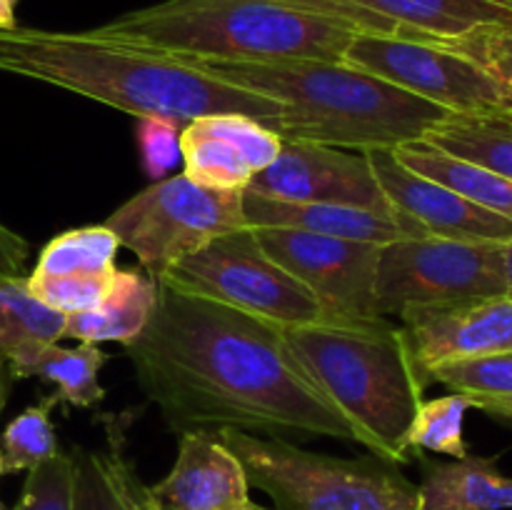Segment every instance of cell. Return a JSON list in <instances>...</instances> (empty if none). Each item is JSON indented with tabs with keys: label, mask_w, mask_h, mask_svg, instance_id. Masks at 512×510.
<instances>
[{
	"label": "cell",
	"mask_w": 512,
	"mask_h": 510,
	"mask_svg": "<svg viewBox=\"0 0 512 510\" xmlns=\"http://www.w3.org/2000/svg\"><path fill=\"white\" fill-rule=\"evenodd\" d=\"M135 383L173 433L235 428L268 438H330L368 448L290 353L280 325L158 283V305L125 345Z\"/></svg>",
	"instance_id": "1"
},
{
	"label": "cell",
	"mask_w": 512,
	"mask_h": 510,
	"mask_svg": "<svg viewBox=\"0 0 512 510\" xmlns=\"http://www.w3.org/2000/svg\"><path fill=\"white\" fill-rule=\"evenodd\" d=\"M0 70L48 83L118 108L135 118L190 120L243 113L275 130L283 108L210 73L203 63L158 50L135 48L80 33L15 28L0 30Z\"/></svg>",
	"instance_id": "2"
},
{
	"label": "cell",
	"mask_w": 512,
	"mask_h": 510,
	"mask_svg": "<svg viewBox=\"0 0 512 510\" xmlns=\"http://www.w3.org/2000/svg\"><path fill=\"white\" fill-rule=\"evenodd\" d=\"M210 73L250 93L280 103L278 128L283 140L333 145V148L393 150L420 140L448 115L378 75L345 60H198Z\"/></svg>",
	"instance_id": "3"
},
{
	"label": "cell",
	"mask_w": 512,
	"mask_h": 510,
	"mask_svg": "<svg viewBox=\"0 0 512 510\" xmlns=\"http://www.w3.org/2000/svg\"><path fill=\"white\" fill-rule=\"evenodd\" d=\"M280 330L325 398L368 438L370 453L393 465L410 463L408 430L428 385L403 328L383 315H323Z\"/></svg>",
	"instance_id": "4"
},
{
	"label": "cell",
	"mask_w": 512,
	"mask_h": 510,
	"mask_svg": "<svg viewBox=\"0 0 512 510\" xmlns=\"http://www.w3.org/2000/svg\"><path fill=\"white\" fill-rule=\"evenodd\" d=\"M90 35L188 60H343L355 30L280 0H163Z\"/></svg>",
	"instance_id": "5"
},
{
	"label": "cell",
	"mask_w": 512,
	"mask_h": 510,
	"mask_svg": "<svg viewBox=\"0 0 512 510\" xmlns=\"http://www.w3.org/2000/svg\"><path fill=\"white\" fill-rule=\"evenodd\" d=\"M215 433L275 510H418V485L373 453L335 458L235 428Z\"/></svg>",
	"instance_id": "6"
},
{
	"label": "cell",
	"mask_w": 512,
	"mask_h": 510,
	"mask_svg": "<svg viewBox=\"0 0 512 510\" xmlns=\"http://www.w3.org/2000/svg\"><path fill=\"white\" fill-rule=\"evenodd\" d=\"M245 190H215L185 173L153 180L105 220L120 245L138 255L143 273L163 283L170 270L220 235L248 228Z\"/></svg>",
	"instance_id": "7"
},
{
	"label": "cell",
	"mask_w": 512,
	"mask_h": 510,
	"mask_svg": "<svg viewBox=\"0 0 512 510\" xmlns=\"http://www.w3.org/2000/svg\"><path fill=\"white\" fill-rule=\"evenodd\" d=\"M505 243L400 238L380 248L375 315L505 295Z\"/></svg>",
	"instance_id": "8"
},
{
	"label": "cell",
	"mask_w": 512,
	"mask_h": 510,
	"mask_svg": "<svg viewBox=\"0 0 512 510\" xmlns=\"http://www.w3.org/2000/svg\"><path fill=\"white\" fill-rule=\"evenodd\" d=\"M163 283L275 325H300L328 315L288 270L260 248L253 228L215 238L198 253L180 260Z\"/></svg>",
	"instance_id": "9"
},
{
	"label": "cell",
	"mask_w": 512,
	"mask_h": 510,
	"mask_svg": "<svg viewBox=\"0 0 512 510\" xmlns=\"http://www.w3.org/2000/svg\"><path fill=\"white\" fill-rule=\"evenodd\" d=\"M345 63L378 75L448 113L512 108L503 90L463 55L428 40L358 33L345 50Z\"/></svg>",
	"instance_id": "10"
},
{
	"label": "cell",
	"mask_w": 512,
	"mask_h": 510,
	"mask_svg": "<svg viewBox=\"0 0 512 510\" xmlns=\"http://www.w3.org/2000/svg\"><path fill=\"white\" fill-rule=\"evenodd\" d=\"M260 248L288 270L328 315H375V278L383 245L288 228H253Z\"/></svg>",
	"instance_id": "11"
},
{
	"label": "cell",
	"mask_w": 512,
	"mask_h": 510,
	"mask_svg": "<svg viewBox=\"0 0 512 510\" xmlns=\"http://www.w3.org/2000/svg\"><path fill=\"white\" fill-rule=\"evenodd\" d=\"M245 193L290 203L353 205L393 215L368 153L303 140H283L278 158L253 175Z\"/></svg>",
	"instance_id": "12"
},
{
	"label": "cell",
	"mask_w": 512,
	"mask_h": 510,
	"mask_svg": "<svg viewBox=\"0 0 512 510\" xmlns=\"http://www.w3.org/2000/svg\"><path fill=\"white\" fill-rule=\"evenodd\" d=\"M373 173L408 238L512 243V220L405 168L393 150H370Z\"/></svg>",
	"instance_id": "13"
},
{
	"label": "cell",
	"mask_w": 512,
	"mask_h": 510,
	"mask_svg": "<svg viewBox=\"0 0 512 510\" xmlns=\"http://www.w3.org/2000/svg\"><path fill=\"white\" fill-rule=\"evenodd\" d=\"M415 368L428 385V370L448 360L512 350V298H475L448 305H415L400 313Z\"/></svg>",
	"instance_id": "14"
},
{
	"label": "cell",
	"mask_w": 512,
	"mask_h": 510,
	"mask_svg": "<svg viewBox=\"0 0 512 510\" xmlns=\"http://www.w3.org/2000/svg\"><path fill=\"white\" fill-rule=\"evenodd\" d=\"M283 138L243 113H215L190 120L180 135L185 175L203 188L245 190L268 168Z\"/></svg>",
	"instance_id": "15"
},
{
	"label": "cell",
	"mask_w": 512,
	"mask_h": 510,
	"mask_svg": "<svg viewBox=\"0 0 512 510\" xmlns=\"http://www.w3.org/2000/svg\"><path fill=\"white\" fill-rule=\"evenodd\" d=\"M148 495L155 510H235L250 503V483L215 430H190L180 433L175 465Z\"/></svg>",
	"instance_id": "16"
},
{
	"label": "cell",
	"mask_w": 512,
	"mask_h": 510,
	"mask_svg": "<svg viewBox=\"0 0 512 510\" xmlns=\"http://www.w3.org/2000/svg\"><path fill=\"white\" fill-rule=\"evenodd\" d=\"M245 220L248 228H288L328 238L358 240V243L388 245L408 238L393 215L368 208L335 203H290V200L263 198L245 193Z\"/></svg>",
	"instance_id": "17"
},
{
	"label": "cell",
	"mask_w": 512,
	"mask_h": 510,
	"mask_svg": "<svg viewBox=\"0 0 512 510\" xmlns=\"http://www.w3.org/2000/svg\"><path fill=\"white\" fill-rule=\"evenodd\" d=\"M108 445L103 450L75 448L73 510H155L148 485L125 455L123 430L108 420Z\"/></svg>",
	"instance_id": "18"
},
{
	"label": "cell",
	"mask_w": 512,
	"mask_h": 510,
	"mask_svg": "<svg viewBox=\"0 0 512 510\" xmlns=\"http://www.w3.org/2000/svg\"><path fill=\"white\" fill-rule=\"evenodd\" d=\"M423 483L418 485V510H510L512 478L498 470V458L465 455L440 463L418 455Z\"/></svg>",
	"instance_id": "19"
},
{
	"label": "cell",
	"mask_w": 512,
	"mask_h": 510,
	"mask_svg": "<svg viewBox=\"0 0 512 510\" xmlns=\"http://www.w3.org/2000/svg\"><path fill=\"white\" fill-rule=\"evenodd\" d=\"M158 305V283L143 270L115 268L103 303L85 313L68 315L65 338L78 343L130 345L148 325Z\"/></svg>",
	"instance_id": "20"
},
{
	"label": "cell",
	"mask_w": 512,
	"mask_h": 510,
	"mask_svg": "<svg viewBox=\"0 0 512 510\" xmlns=\"http://www.w3.org/2000/svg\"><path fill=\"white\" fill-rule=\"evenodd\" d=\"M68 315L40 303L28 288V275H0V355L13 378H25L35 355L65 338Z\"/></svg>",
	"instance_id": "21"
},
{
	"label": "cell",
	"mask_w": 512,
	"mask_h": 510,
	"mask_svg": "<svg viewBox=\"0 0 512 510\" xmlns=\"http://www.w3.org/2000/svg\"><path fill=\"white\" fill-rule=\"evenodd\" d=\"M420 140L512 180V108L448 113Z\"/></svg>",
	"instance_id": "22"
},
{
	"label": "cell",
	"mask_w": 512,
	"mask_h": 510,
	"mask_svg": "<svg viewBox=\"0 0 512 510\" xmlns=\"http://www.w3.org/2000/svg\"><path fill=\"white\" fill-rule=\"evenodd\" d=\"M383 18L418 33L423 40L450 38L475 25H512V3L505 0H353Z\"/></svg>",
	"instance_id": "23"
},
{
	"label": "cell",
	"mask_w": 512,
	"mask_h": 510,
	"mask_svg": "<svg viewBox=\"0 0 512 510\" xmlns=\"http://www.w3.org/2000/svg\"><path fill=\"white\" fill-rule=\"evenodd\" d=\"M393 153L405 168L455 190L480 208L493 210V213L512 220V180L475 163H468V160L443 153V150L433 148L423 140L398 145V148H393Z\"/></svg>",
	"instance_id": "24"
},
{
	"label": "cell",
	"mask_w": 512,
	"mask_h": 510,
	"mask_svg": "<svg viewBox=\"0 0 512 510\" xmlns=\"http://www.w3.org/2000/svg\"><path fill=\"white\" fill-rule=\"evenodd\" d=\"M108 363V353L98 345L80 343L75 348H60L58 343L48 345L25 370V378L48 380L58 388L60 403L75 408H93L105 398V388L100 385V370Z\"/></svg>",
	"instance_id": "25"
},
{
	"label": "cell",
	"mask_w": 512,
	"mask_h": 510,
	"mask_svg": "<svg viewBox=\"0 0 512 510\" xmlns=\"http://www.w3.org/2000/svg\"><path fill=\"white\" fill-rule=\"evenodd\" d=\"M118 248V235L105 228V225H85V228L65 230L40 250L33 273L60 275L113 270Z\"/></svg>",
	"instance_id": "26"
},
{
	"label": "cell",
	"mask_w": 512,
	"mask_h": 510,
	"mask_svg": "<svg viewBox=\"0 0 512 510\" xmlns=\"http://www.w3.org/2000/svg\"><path fill=\"white\" fill-rule=\"evenodd\" d=\"M440 383L450 393L465 395L470 405L512 398V350L480 358L448 360L428 370V385Z\"/></svg>",
	"instance_id": "27"
},
{
	"label": "cell",
	"mask_w": 512,
	"mask_h": 510,
	"mask_svg": "<svg viewBox=\"0 0 512 510\" xmlns=\"http://www.w3.org/2000/svg\"><path fill=\"white\" fill-rule=\"evenodd\" d=\"M468 408H473L470 400L458 393L423 400L408 430L410 453L420 455L423 450H433V453L450 455L453 460L470 455L463 435V420Z\"/></svg>",
	"instance_id": "28"
},
{
	"label": "cell",
	"mask_w": 512,
	"mask_h": 510,
	"mask_svg": "<svg viewBox=\"0 0 512 510\" xmlns=\"http://www.w3.org/2000/svg\"><path fill=\"white\" fill-rule=\"evenodd\" d=\"M58 403V395H48L10 420L3 433V450H0L3 473L33 470L58 453V438L50 423V410Z\"/></svg>",
	"instance_id": "29"
},
{
	"label": "cell",
	"mask_w": 512,
	"mask_h": 510,
	"mask_svg": "<svg viewBox=\"0 0 512 510\" xmlns=\"http://www.w3.org/2000/svg\"><path fill=\"white\" fill-rule=\"evenodd\" d=\"M478 65L512 105V25L485 23L450 38L428 40Z\"/></svg>",
	"instance_id": "30"
},
{
	"label": "cell",
	"mask_w": 512,
	"mask_h": 510,
	"mask_svg": "<svg viewBox=\"0 0 512 510\" xmlns=\"http://www.w3.org/2000/svg\"><path fill=\"white\" fill-rule=\"evenodd\" d=\"M113 270L100 273H60V275H28V288L40 303L63 315H78L103 303L113 280Z\"/></svg>",
	"instance_id": "31"
},
{
	"label": "cell",
	"mask_w": 512,
	"mask_h": 510,
	"mask_svg": "<svg viewBox=\"0 0 512 510\" xmlns=\"http://www.w3.org/2000/svg\"><path fill=\"white\" fill-rule=\"evenodd\" d=\"M13 510H73V458L55 453L28 470L23 493Z\"/></svg>",
	"instance_id": "32"
},
{
	"label": "cell",
	"mask_w": 512,
	"mask_h": 510,
	"mask_svg": "<svg viewBox=\"0 0 512 510\" xmlns=\"http://www.w3.org/2000/svg\"><path fill=\"white\" fill-rule=\"evenodd\" d=\"M183 123L173 118H138V143L140 155H143L145 173L153 180L168 178L175 165L183 163L180 153V135H183Z\"/></svg>",
	"instance_id": "33"
},
{
	"label": "cell",
	"mask_w": 512,
	"mask_h": 510,
	"mask_svg": "<svg viewBox=\"0 0 512 510\" xmlns=\"http://www.w3.org/2000/svg\"><path fill=\"white\" fill-rule=\"evenodd\" d=\"M30 245L15 230L0 223V275H23Z\"/></svg>",
	"instance_id": "34"
},
{
	"label": "cell",
	"mask_w": 512,
	"mask_h": 510,
	"mask_svg": "<svg viewBox=\"0 0 512 510\" xmlns=\"http://www.w3.org/2000/svg\"><path fill=\"white\" fill-rule=\"evenodd\" d=\"M475 408L483 410V413H488V415H493V418L508 420V423H512V398L510 400H483V403H478Z\"/></svg>",
	"instance_id": "35"
},
{
	"label": "cell",
	"mask_w": 512,
	"mask_h": 510,
	"mask_svg": "<svg viewBox=\"0 0 512 510\" xmlns=\"http://www.w3.org/2000/svg\"><path fill=\"white\" fill-rule=\"evenodd\" d=\"M15 5L18 0H0V30L15 28Z\"/></svg>",
	"instance_id": "36"
},
{
	"label": "cell",
	"mask_w": 512,
	"mask_h": 510,
	"mask_svg": "<svg viewBox=\"0 0 512 510\" xmlns=\"http://www.w3.org/2000/svg\"><path fill=\"white\" fill-rule=\"evenodd\" d=\"M503 278H505V295L512 298V243L503 245Z\"/></svg>",
	"instance_id": "37"
},
{
	"label": "cell",
	"mask_w": 512,
	"mask_h": 510,
	"mask_svg": "<svg viewBox=\"0 0 512 510\" xmlns=\"http://www.w3.org/2000/svg\"><path fill=\"white\" fill-rule=\"evenodd\" d=\"M8 388L10 383H8V373H5V360L3 355H0V413H3L5 403H8Z\"/></svg>",
	"instance_id": "38"
},
{
	"label": "cell",
	"mask_w": 512,
	"mask_h": 510,
	"mask_svg": "<svg viewBox=\"0 0 512 510\" xmlns=\"http://www.w3.org/2000/svg\"><path fill=\"white\" fill-rule=\"evenodd\" d=\"M235 510H270V508H263V505H255L253 500H250V503L240 505V508H235Z\"/></svg>",
	"instance_id": "39"
},
{
	"label": "cell",
	"mask_w": 512,
	"mask_h": 510,
	"mask_svg": "<svg viewBox=\"0 0 512 510\" xmlns=\"http://www.w3.org/2000/svg\"><path fill=\"white\" fill-rule=\"evenodd\" d=\"M0 475H3V460H0Z\"/></svg>",
	"instance_id": "40"
},
{
	"label": "cell",
	"mask_w": 512,
	"mask_h": 510,
	"mask_svg": "<svg viewBox=\"0 0 512 510\" xmlns=\"http://www.w3.org/2000/svg\"><path fill=\"white\" fill-rule=\"evenodd\" d=\"M505 3H510V0H505Z\"/></svg>",
	"instance_id": "41"
},
{
	"label": "cell",
	"mask_w": 512,
	"mask_h": 510,
	"mask_svg": "<svg viewBox=\"0 0 512 510\" xmlns=\"http://www.w3.org/2000/svg\"><path fill=\"white\" fill-rule=\"evenodd\" d=\"M510 3H512V0H510Z\"/></svg>",
	"instance_id": "42"
}]
</instances>
